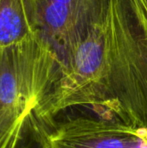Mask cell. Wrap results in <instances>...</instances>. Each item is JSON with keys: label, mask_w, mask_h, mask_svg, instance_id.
I'll return each mask as SVG.
<instances>
[{"label": "cell", "mask_w": 147, "mask_h": 148, "mask_svg": "<svg viewBox=\"0 0 147 148\" xmlns=\"http://www.w3.org/2000/svg\"><path fill=\"white\" fill-rule=\"evenodd\" d=\"M79 106L147 130V16L138 0H112L107 18L55 62L33 111L49 124Z\"/></svg>", "instance_id": "cell-1"}, {"label": "cell", "mask_w": 147, "mask_h": 148, "mask_svg": "<svg viewBox=\"0 0 147 148\" xmlns=\"http://www.w3.org/2000/svg\"><path fill=\"white\" fill-rule=\"evenodd\" d=\"M112 0H39V34L62 60L108 16Z\"/></svg>", "instance_id": "cell-2"}, {"label": "cell", "mask_w": 147, "mask_h": 148, "mask_svg": "<svg viewBox=\"0 0 147 148\" xmlns=\"http://www.w3.org/2000/svg\"><path fill=\"white\" fill-rule=\"evenodd\" d=\"M45 127L50 148H147V130L113 114L66 117Z\"/></svg>", "instance_id": "cell-3"}, {"label": "cell", "mask_w": 147, "mask_h": 148, "mask_svg": "<svg viewBox=\"0 0 147 148\" xmlns=\"http://www.w3.org/2000/svg\"><path fill=\"white\" fill-rule=\"evenodd\" d=\"M31 64L18 45L0 48V148L13 140L34 108Z\"/></svg>", "instance_id": "cell-4"}, {"label": "cell", "mask_w": 147, "mask_h": 148, "mask_svg": "<svg viewBox=\"0 0 147 148\" xmlns=\"http://www.w3.org/2000/svg\"><path fill=\"white\" fill-rule=\"evenodd\" d=\"M39 29V0H0V48L18 45Z\"/></svg>", "instance_id": "cell-5"}, {"label": "cell", "mask_w": 147, "mask_h": 148, "mask_svg": "<svg viewBox=\"0 0 147 148\" xmlns=\"http://www.w3.org/2000/svg\"><path fill=\"white\" fill-rule=\"evenodd\" d=\"M3 148H50L48 131L33 109L23 118L13 140Z\"/></svg>", "instance_id": "cell-6"}, {"label": "cell", "mask_w": 147, "mask_h": 148, "mask_svg": "<svg viewBox=\"0 0 147 148\" xmlns=\"http://www.w3.org/2000/svg\"><path fill=\"white\" fill-rule=\"evenodd\" d=\"M147 16V0H138Z\"/></svg>", "instance_id": "cell-7"}]
</instances>
